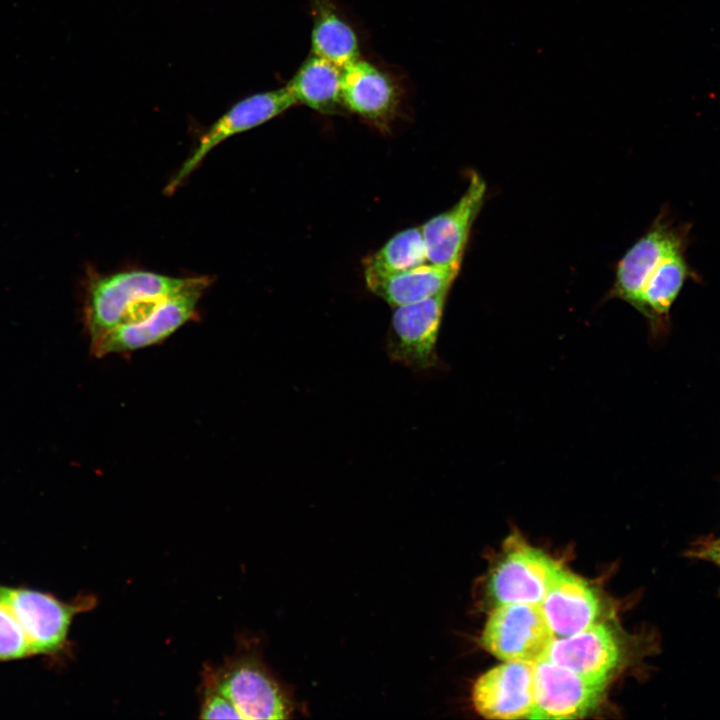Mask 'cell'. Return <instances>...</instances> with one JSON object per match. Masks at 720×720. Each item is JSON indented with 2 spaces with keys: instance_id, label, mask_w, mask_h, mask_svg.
<instances>
[{
  "instance_id": "2e32d148",
  "label": "cell",
  "mask_w": 720,
  "mask_h": 720,
  "mask_svg": "<svg viewBox=\"0 0 720 720\" xmlns=\"http://www.w3.org/2000/svg\"><path fill=\"white\" fill-rule=\"evenodd\" d=\"M459 267L427 262L398 273L365 276V281L371 292L394 308L449 291Z\"/></svg>"
},
{
  "instance_id": "ba28073f",
  "label": "cell",
  "mask_w": 720,
  "mask_h": 720,
  "mask_svg": "<svg viewBox=\"0 0 720 720\" xmlns=\"http://www.w3.org/2000/svg\"><path fill=\"white\" fill-rule=\"evenodd\" d=\"M562 568L542 551L518 544L493 569L489 592L497 605L543 601Z\"/></svg>"
},
{
  "instance_id": "9a60e30c",
  "label": "cell",
  "mask_w": 720,
  "mask_h": 720,
  "mask_svg": "<svg viewBox=\"0 0 720 720\" xmlns=\"http://www.w3.org/2000/svg\"><path fill=\"white\" fill-rule=\"evenodd\" d=\"M341 97L346 110L378 124L390 120L399 103L394 82L360 58L342 68Z\"/></svg>"
},
{
  "instance_id": "7a4b0ae2",
  "label": "cell",
  "mask_w": 720,
  "mask_h": 720,
  "mask_svg": "<svg viewBox=\"0 0 720 720\" xmlns=\"http://www.w3.org/2000/svg\"><path fill=\"white\" fill-rule=\"evenodd\" d=\"M202 677L203 685L223 694L241 719H287L295 712L292 694L255 648L239 649L219 666L206 665Z\"/></svg>"
},
{
  "instance_id": "4fadbf2b",
  "label": "cell",
  "mask_w": 720,
  "mask_h": 720,
  "mask_svg": "<svg viewBox=\"0 0 720 720\" xmlns=\"http://www.w3.org/2000/svg\"><path fill=\"white\" fill-rule=\"evenodd\" d=\"M545 658L592 681L606 683L620 660V649L604 625H592L576 634L558 637Z\"/></svg>"
},
{
  "instance_id": "9c48e42d",
  "label": "cell",
  "mask_w": 720,
  "mask_h": 720,
  "mask_svg": "<svg viewBox=\"0 0 720 720\" xmlns=\"http://www.w3.org/2000/svg\"><path fill=\"white\" fill-rule=\"evenodd\" d=\"M605 683L589 680L546 658L534 663V706L529 719H574L600 700Z\"/></svg>"
},
{
  "instance_id": "7402d4cb",
  "label": "cell",
  "mask_w": 720,
  "mask_h": 720,
  "mask_svg": "<svg viewBox=\"0 0 720 720\" xmlns=\"http://www.w3.org/2000/svg\"><path fill=\"white\" fill-rule=\"evenodd\" d=\"M202 719H241L234 705L219 691L203 685Z\"/></svg>"
},
{
  "instance_id": "7c38bea8",
  "label": "cell",
  "mask_w": 720,
  "mask_h": 720,
  "mask_svg": "<svg viewBox=\"0 0 720 720\" xmlns=\"http://www.w3.org/2000/svg\"><path fill=\"white\" fill-rule=\"evenodd\" d=\"M485 193V181L478 174H471L468 187L457 203L420 227L429 263L460 266L470 230L481 210Z\"/></svg>"
},
{
  "instance_id": "52a82bcc",
  "label": "cell",
  "mask_w": 720,
  "mask_h": 720,
  "mask_svg": "<svg viewBox=\"0 0 720 720\" xmlns=\"http://www.w3.org/2000/svg\"><path fill=\"white\" fill-rule=\"evenodd\" d=\"M211 281L199 284L161 303L149 316L135 323L122 324L91 343L97 357L131 352L157 344L197 313L198 302Z\"/></svg>"
},
{
  "instance_id": "ffe728a7",
  "label": "cell",
  "mask_w": 720,
  "mask_h": 720,
  "mask_svg": "<svg viewBox=\"0 0 720 720\" xmlns=\"http://www.w3.org/2000/svg\"><path fill=\"white\" fill-rule=\"evenodd\" d=\"M420 227L395 234L364 263L365 276H382L405 271L427 263Z\"/></svg>"
},
{
  "instance_id": "8992f818",
  "label": "cell",
  "mask_w": 720,
  "mask_h": 720,
  "mask_svg": "<svg viewBox=\"0 0 720 720\" xmlns=\"http://www.w3.org/2000/svg\"><path fill=\"white\" fill-rule=\"evenodd\" d=\"M296 103L287 86L256 93L235 103L210 126L191 155L168 182L165 192H174L221 142L273 119Z\"/></svg>"
},
{
  "instance_id": "e0dca14e",
  "label": "cell",
  "mask_w": 720,
  "mask_h": 720,
  "mask_svg": "<svg viewBox=\"0 0 720 720\" xmlns=\"http://www.w3.org/2000/svg\"><path fill=\"white\" fill-rule=\"evenodd\" d=\"M342 68L311 54L287 83L297 103L323 114L346 110L341 97Z\"/></svg>"
},
{
  "instance_id": "603a6c76",
  "label": "cell",
  "mask_w": 720,
  "mask_h": 720,
  "mask_svg": "<svg viewBox=\"0 0 720 720\" xmlns=\"http://www.w3.org/2000/svg\"><path fill=\"white\" fill-rule=\"evenodd\" d=\"M689 556L709 561L720 568V536L704 540L689 551Z\"/></svg>"
},
{
  "instance_id": "277c9868",
  "label": "cell",
  "mask_w": 720,
  "mask_h": 720,
  "mask_svg": "<svg viewBox=\"0 0 720 720\" xmlns=\"http://www.w3.org/2000/svg\"><path fill=\"white\" fill-rule=\"evenodd\" d=\"M554 639L540 605L508 603L490 614L481 645L505 662L534 664L545 658Z\"/></svg>"
},
{
  "instance_id": "5b68a950",
  "label": "cell",
  "mask_w": 720,
  "mask_h": 720,
  "mask_svg": "<svg viewBox=\"0 0 720 720\" xmlns=\"http://www.w3.org/2000/svg\"><path fill=\"white\" fill-rule=\"evenodd\" d=\"M448 291L394 307L386 350L390 359L414 371L437 367L436 343Z\"/></svg>"
},
{
  "instance_id": "3957f363",
  "label": "cell",
  "mask_w": 720,
  "mask_h": 720,
  "mask_svg": "<svg viewBox=\"0 0 720 720\" xmlns=\"http://www.w3.org/2000/svg\"><path fill=\"white\" fill-rule=\"evenodd\" d=\"M0 592L13 610L29 641L33 657L57 665L69 656L68 635L73 619L97 604L91 594L63 601L50 592L25 585L0 584Z\"/></svg>"
},
{
  "instance_id": "d6986e66",
  "label": "cell",
  "mask_w": 720,
  "mask_h": 720,
  "mask_svg": "<svg viewBox=\"0 0 720 720\" xmlns=\"http://www.w3.org/2000/svg\"><path fill=\"white\" fill-rule=\"evenodd\" d=\"M311 54L340 68L360 58L357 36L336 12L331 0H315Z\"/></svg>"
},
{
  "instance_id": "44dd1931",
  "label": "cell",
  "mask_w": 720,
  "mask_h": 720,
  "mask_svg": "<svg viewBox=\"0 0 720 720\" xmlns=\"http://www.w3.org/2000/svg\"><path fill=\"white\" fill-rule=\"evenodd\" d=\"M33 658L26 634L0 592V664Z\"/></svg>"
},
{
  "instance_id": "30bf717a",
  "label": "cell",
  "mask_w": 720,
  "mask_h": 720,
  "mask_svg": "<svg viewBox=\"0 0 720 720\" xmlns=\"http://www.w3.org/2000/svg\"><path fill=\"white\" fill-rule=\"evenodd\" d=\"M689 233L688 224L674 225L666 213L659 215L619 261L613 288L615 296L637 308L650 274L668 254L688 247Z\"/></svg>"
},
{
  "instance_id": "ac0fdd59",
  "label": "cell",
  "mask_w": 720,
  "mask_h": 720,
  "mask_svg": "<svg viewBox=\"0 0 720 720\" xmlns=\"http://www.w3.org/2000/svg\"><path fill=\"white\" fill-rule=\"evenodd\" d=\"M687 247L668 254L648 277L638 302L637 309L651 321H662L689 279H695V272L686 258Z\"/></svg>"
},
{
  "instance_id": "8fae6325",
  "label": "cell",
  "mask_w": 720,
  "mask_h": 720,
  "mask_svg": "<svg viewBox=\"0 0 720 720\" xmlns=\"http://www.w3.org/2000/svg\"><path fill=\"white\" fill-rule=\"evenodd\" d=\"M475 710L488 719L529 718L534 706V664L506 662L474 683Z\"/></svg>"
},
{
  "instance_id": "5bb4252c",
  "label": "cell",
  "mask_w": 720,
  "mask_h": 720,
  "mask_svg": "<svg viewBox=\"0 0 720 720\" xmlns=\"http://www.w3.org/2000/svg\"><path fill=\"white\" fill-rule=\"evenodd\" d=\"M540 608L555 638L566 637L594 625L599 600L588 583L562 569Z\"/></svg>"
},
{
  "instance_id": "6da1fadb",
  "label": "cell",
  "mask_w": 720,
  "mask_h": 720,
  "mask_svg": "<svg viewBox=\"0 0 720 720\" xmlns=\"http://www.w3.org/2000/svg\"><path fill=\"white\" fill-rule=\"evenodd\" d=\"M208 281L207 276L179 278L143 270L89 272L83 313L90 344L119 325L143 320L165 300Z\"/></svg>"
}]
</instances>
